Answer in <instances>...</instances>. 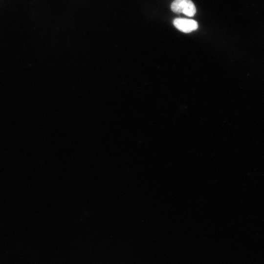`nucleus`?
<instances>
[{
    "instance_id": "nucleus-1",
    "label": "nucleus",
    "mask_w": 264,
    "mask_h": 264,
    "mask_svg": "<svg viewBox=\"0 0 264 264\" xmlns=\"http://www.w3.org/2000/svg\"><path fill=\"white\" fill-rule=\"evenodd\" d=\"M171 9L176 13H183L189 17H193L196 12V7L191 0H175L172 3Z\"/></svg>"
},
{
    "instance_id": "nucleus-2",
    "label": "nucleus",
    "mask_w": 264,
    "mask_h": 264,
    "mask_svg": "<svg viewBox=\"0 0 264 264\" xmlns=\"http://www.w3.org/2000/svg\"><path fill=\"white\" fill-rule=\"evenodd\" d=\"M174 24L180 31L189 33L198 28V24L196 21L185 18H176L174 21Z\"/></svg>"
}]
</instances>
